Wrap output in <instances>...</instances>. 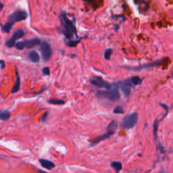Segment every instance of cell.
<instances>
[{"label":"cell","instance_id":"obj_30","mask_svg":"<svg viewBox=\"0 0 173 173\" xmlns=\"http://www.w3.org/2000/svg\"><path fill=\"white\" fill-rule=\"evenodd\" d=\"M39 173H47L46 172H43L42 170H39Z\"/></svg>","mask_w":173,"mask_h":173},{"label":"cell","instance_id":"obj_24","mask_svg":"<svg viewBox=\"0 0 173 173\" xmlns=\"http://www.w3.org/2000/svg\"><path fill=\"white\" fill-rule=\"evenodd\" d=\"M79 42V41H68L67 43H66V45L70 47H75L77 45V43Z\"/></svg>","mask_w":173,"mask_h":173},{"label":"cell","instance_id":"obj_28","mask_svg":"<svg viewBox=\"0 0 173 173\" xmlns=\"http://www.w3.org/2000/svg\"><path fill=\"white\" fill-rule=\"evenodd\" d=\"M47 116H48V112H45V114H43V120H46Z\"/></svg>","mask_w":173,"mask_h":173},{"label":"cell","instance_id":"obj_15","mask_svg":"<svg viewBox=\"0 0 173 173\" xmlns=\"http://www.w3.org/2000/svg\"><path fill=\"white\" fill-rule=\"evenodd\" d=\"M10 118V112L8 110H0V120H7Z\"/></svg>","mask_w":173,"mask_h":173},{"label":"cell","instance_id":"obj_18","mask_svg":"<svg viewBox=\"0 0 173 173\" xmlns=\"http://www.w3.org/2000/svg\"><path fill=\"white\" fill-rule=\"evenodd\" d=\"M13 26L14 25H12L11 23L7 22L2 26V28H2V30L3 32H6V33H9V32H10L11 29L12 28V27H13Z\"/></svg>","mask_w":173,"mask_h":173},{"label":"cell","instance_id":"obj_32","mask_svg":"<svg viewBox=\"0 0 173 173\" xmlns=\"http://www.w3.org/2000/svg\"><path fill=\"white\" fill-rule=\"evenodd\" d=\"M172 79H173V73H172Z\"/></svg>","mask_w":173,"mask_h":173},{"label":"cell","instance_id":"obj_17","mask_svg":"<svg viewBox=\"0 0 173 173\" xmlns=\"http://www.w3.org/2000/svg\"><path fill=\"white\" fill-rule=\"evenodd\" d=\"M48 102L51 104H54V105H62L65 104V101L63 100H59V99H51L48 100Z\"/></svg>","mask_w":173,"mask_h":173},{"label":"cell","instance_id":"obj_21","mask_svg":"<svg viewBox=\"0 0 173 173\" xmlns=\"http://www.w3.org/2000/svg\"><path fill=\"white\" fill-rule=\"evenodd\" d=\"M16 44V41L13 40V39H12V38H10V39H9L8 41L5 42V45H6V46L8 47V48H12V47H14V46H15Z\"/></svg>","mask_w":173,"mask_h":173},{"label":"cell","instance_id":"obj_4","mask_svg":"<svg viewBox=\"0 0 173 173\" xmlns=\"http://www.w3.org/2000/svg\"><path fill=\"white\" fill-rule=\"evenodd\" d=\"M116 123L115 121H112L110 123L109 125L107 128V133H104V135H100V136L97 137L96 138H95L94 139L91 141L92 144H96L99 142L102 141L106 139L109 138L110 137L112 136L113 134H114L115 131H116Z\"/></svg>","mask_w":173,"mask_h":173},{"label":"cell","instance_id":"obj_11","mask_svg":"<svg viewBox=\"0 0 173 173\" xmlns=\"http://www.w3.org/2000/svg\"><path fill=\"white\" fill-rule=\"evenodd\" d=\"M28 57L30 62L32 63H38L40 60V57H39V53L35 50L30 52L28 53Z\"/></svg>","mask_w":173,"mask_h":173},{"label":"cell","instance_id":"obj_23","mask_svg":"<svg viewBox=\"0 0 173 173\" xmlns=\"http://www.w3.org/2000/svg\"><path fill=\"white\" fill-rule=\"evenodd\" d=\"M113 112L115 114H124V110L121 106H117V107L114 108Z\"/></svg>","mask_w":173,"mask_h":173},{"label":"cell","instance_id":"obj_20","mask_svg":"<svg viewBox=\"0 0 173 173\" xmlns=\"http://www.w3.org/2000/svg\"><path fill=\"white\" fill-rule=\"evenodd\" d=\"M15 47L16 49L19 50H24L25 48V43L22 42V41H18V42H16L15 44Z\"/></svg>","mask_w":173,"mask_h":173},{"label":"cell","instance_id":"obj_13","mask_svg":"<svg viewBox=\"0 0 173 173\" xmlns=\"http://www.w3.org/2000/svg\"><path fill=\"white\" fill-rule=\"evenodd\" d=\"M24 35L25 32L24 30L22 29H18L14 32L13 35H12V39L16 41V40H18V39H21L22 37H24Z\"/></svg>","mask_w":173,"mask_h":173},{"label":"cell","instance_id":"obj_5","mask_svg":"<svg viewBox=\"0 0 173 173\" xmlns=\"http://www.w3.org/2000/svg\"><path fill=\"white\" fill-rule=\"evenodd\" d=\"M27 13L24 10H17L16 12H13L8 16V22L12 24V25L14 24V23L17 22L25 20L26 19Z\"/></svg>","mask_w":173,"mask_h":173},{"label":"cell","instance_id":"obj_3","mask_svg":"<svg viewBox=\"0 0 173 173\" xmlns=\"http://www.w3.org/2000/svg\"><path fill=\"white\" fill-rule=\"evenodd\" d=\"M138 120V115L137 112L130 114L123 119L121 122V127L123 129H132L136 125Z\"/></svg>","mask_w":173,"mask_h":173},{"label":"cell","instance_id":"obj_27","mask_svg":"<svg viewBox=\"0 0 173 173\" xmlns=\"http://www.w3.org/2000/svg\"><path fill=\"white\" fill-rule=\"evenodd\" d=\"M0 66H1V69H3V68H5V62H4V60H2V59H1V60H0Z\"/></svg>","mask_w":173,"mask_h":173},{"label":"cell","instance_id":"obj_19","mask_svg":"<svg viewBox=\"0 0 173 173\" xmlns=\"http://www.w3.org/2000/svg\"><path fill=\"white\" fill-rule=\"evenodd\" d=\"M131 83H133L134 85H139L141 84L142 80L141 79H140L139 77L137 76H135V77H133L131 79Z\"/></svg>","mask_w":173,"mask_h":173},{"label":"cell","instance_id":"obj_10","mask_svg":"<svg viewBox=\"0 0 173 173\" xmlns=\"http://www.w3.org/2000/svg\"><path fill=\"white\" fill-rule=\"evenodd\" d=\"M25 43V47L27 48L30 49L34 48L35 46H40L41 45V40L39 38H33V39H28L24 41Z\"/></svg>","mask_w":173,"mask_h":173},{"label":"cell","instance_id":"obj_22","mask_svg":"<svg viewBox=\"0 0 173 173\" xmlns=\"http://www.w3.org/2000/svg\"><path fill=\"white\" fill-rule=\"evenodd\" d=\"M112 53V49H107L104 52V57L106 59H110L111 56V54Z\"/></svg>","mask_w":173,"mask_h":173},{"label":"cell","instance_id":"obj_1","mask_svg":"<svg viewBox=\"0 0 173 173\" xmlns=\"http://www.w3.org/2000/svg\"><path fill=\"white\" fill-rule=\"evenodd\" d=\"M59 18H60L61 24L63 26L62 32L65 37L68 39H70L74 37H77V32L75 24L70 19H68L65 12H62Z\"/></svg>","mask_w":173,"mask_h":173},{"label":"cell","instance_id":"obj_6","mask_svg":"<svg viewBox=\"0 0 173 173\" xmlns=\"http://www.w3.org/2000/svg\"><path fill=\"white\" fill-rule=\"evenodd\" d=\"M40 51L43 59L45 62H48L52 55V50L51 46L46 41H43L40 45Z\"/></svg>","mask_w":173,"mask_h":173},{"label":"cell","instance_id":"obj_9","mask_svg":"<svg viewBox=\"0 0 173 173\" xmlns=\"http://www.w3.org/2000/svg\"><path fill=\"white\" fill-rule=\"evenodd\" d=\"M118 83L119 86L122 89V91H123L124 95H128L131 93V89H132V84H131V83L129 81H122L119 82Z\"/></svg>","mask_w":173,"mask_h":173},{"label":"cell","instance_id":"obj_26","mask_svg":"<svg viewBox=\"0 0 173 173\" xmlns=\"http://www.w3.org/2000/svg\"><path fill=\"white\" fill-rule=\"evenodd\" d=\"M42 73L44 75L46 76H50V68H49L48 67H45L43 68L42 70Z\"/></svg>","mask_w":173,"mask_h":173},{"label":"cell","instance_id":"obj_12","mask_svg":"<svg viewBox=\"0 0 173 173\" xmlns=\"http://www.w3.org/2000/svg\"><path fill=\"white\" fill-rule=\"evenodd\" d=\"M39 162H40L41 165L42 166L43 168L48 169V170H51V169H52L55 166V164H54L53 162L49 161L48 160L41 159L39 160Z\"/></svg>","mask_w":173,"mask_h":173},{"label":"cell","instance_id":"obj_2","mask_svg":"<svg viewBox=\"0 0 173 173\" xmlns=\"http://www.w3.org/2000/svg\"><path fill=\"white\" fill-rule=\"evenodd\" d=\"M97 95L100 97L108 99L110 101H117L120 98V93H119L118 86L116 85H112L110 89H107L106 91L98 92Z\"/></svg>","mask_w":173,"mask_h":173},{"label":"cell","instance_id":"obj_31","mask_svg":"<svg viewBox=\"0 0 173 173\" xmlns=\"http://www.w3.org/2000/svg\"><path fill=\"white\" fill-rule=\"evenodd\" d=\"M87 1H92V0H87Z\"/></svg>","mask_w":173,"mask_h":173},{"label":"cell","instance_id":"obj_14","mask_svg":"<svg viewBox=\"0 0 173 173\" xmlns=\"http://www.w3.org/2000/svg\"><path fill=\"white\" fill-rule=\"evenodd\" d=\"M20 80L18 74V73H16V82L15 84H14V86H13V88H12V91H11V93H14L18 91L20 89Z\"/></svg>","mask_w":173,"mask_h":173},{"label":"cell","instance_id":"obj_7","mask_svg":"<svg viewBox=\"0 0 173 173\" xmlns=\"http://www.w3.org/2000/svg\"><path fill=\"white\" fill-rule=\"evenodd\" d=\"M90 82H91V84L93 85L96 86L99 88H102V89H110L112 86L109 83L107 82L106 81H104L102 78L99 77H93V79H91Z\"/></svg>","mask_w":173,"mask_h":173},{"label":"cell","instance_id":"obj_29","mask_svg":"<svg viewBox=\"0 0 173 173\" xmlns=\"http://www.w3.org/2000/svg\"><path fill=\"white\" fill-rule=\"evenodd\" d=\"M3 8V4L2 3H1V2H0V11H1V10H2Z\"/></svg>","mask_w":173,"mask_h":173},{"label":"cell","instance_id":"obj_8","mask_svg":"<svg viewBox=\"0 0 173 173\" xmlns=\"http://www.w3.org/2000/svg\"><path fill=\"white\" fill-rule=\"evenodd\" d=\"M160 62H161V59H160V60L155 61V62H154L149 63V64L141 65V66H136V67H133H133L132 68L127 67V69L131 70H133V71H138V70H140L146 69V68H152V67H155V66H158V65H159L160 64Z\"/></svg>","mask_w":173,"mask_h":173},{"label":"cell","instance_id":"obj_25","mask_svg":"<svg viewBox=\"0 0 173 173\" xmlns=\"http://www.w3.org/2000/svg\"><path fill=\"white\" fill-rule=\"evenodd\" d=\"M158 122L157 121V120H156L154 124V135L155 138H156L157 136V130H158Z\"/></svg>","mask_w":173,"mask_h":173},{"label":"cell","instance_id":"obj_16","mask_svg":"<svg viewBox=\"0 0 173 173\" xmlns=\"http://www.w3.org/2000/svg\"><path fill=\"white\" fill-rule=\"evenodd\" d=\"M111 166L114 168V170H116V173H118L120 170H122V165L121 162H113L111 164Z\"/></svg>","mask_w":173,"mask_h":173}]
</instances>
